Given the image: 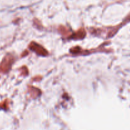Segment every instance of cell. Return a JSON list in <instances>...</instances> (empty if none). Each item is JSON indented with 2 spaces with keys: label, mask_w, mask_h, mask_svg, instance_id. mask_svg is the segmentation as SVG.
<instances>
[{
  "label": "cell",
  "mask_w": 130,
  "mask_h": 130,
  "mask_svg": "<svg viewBox=\"0 0 130 130\" xmlns=\"http://www.w3.org/2000/svg\"><path fill=\"white\" fill-rule=\"evenodd\" d=\"M29 47H30V49L34 51L38 54L41 55V56H46L47 54H48V52L46 51V50L44 48H43L41 46L34 43V42H32V43H30Z\"/></svg>",
  "instance_id": "obj_1"
},
{
  "label": "cell",
  "mask_w": 130,
  "mask_h": 130,
  "mask_svg": "<svg viewBox=\"0 0 130 130\" xmlns=\"http://www.w3.org/2000/svg\"><path fill=\"white\" fill-rule=\"evenodd\" d=\"M85 35V31H84L83 29H81V30H79L78 32H77V34L75 35L74 38H78V39H79V38H84Z\"/></svg>",
  "instance_id": "obj_2"
}]
</instances>
